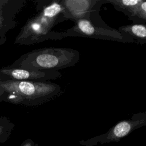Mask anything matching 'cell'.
<instances>
[{
    "label": "cell",
    "mask_w": 146,
    "mask_h": 146,
    "mask_svg": "<svg viewBox=\"0 0 146 146\" xmlns=\"http://www.w3.org/2000/svg\"><path fill=\"white\" fill-rule=\"evenodd\" d=\"M0 102H1V101H0Z\"/></svg>",
    "instance_id": "14"
},
{
    "label": "cell",
    "mask_w": 146,
    "mask_h": 146,
    "mask_svg": "<svg viewBox=\"0 0 146 146\" xmlns=\"http://www.w3.org/2000/svg\"><path fill=\"white\" fill-rule=\"evenodd\" d=\"M119 30L122 32L129 34L138 40L146 42V25H129L121 26Z\"/></svg>",
    "instance_id": "9"
},
{
    "label": "cell",
    "mask_w": 146,
    "mask_h": 146,
    "mask_svg": "<svg viewBox=\"0 0 146 146\" xmlns=\"http://www.w3.org/2000/svg\"><path fill=\"white\" fill-rule=\"evenodd\" d=\"M20 146H38V144L34 143L32 140L28 139L24 141Z\"/></svg>",
    "instance_id": "13"
},
{
    "label": "cell",
    "mask_w": 146,
    "mask_h": 146,
    "mask_svg": "<svg viewBox=\"0 0 146 146\" xmlns=\"http://www.w3.org/2000/svg\"><path fill=\"white\" fill-rule=\"evenodd\" d=\"M145 125H146V112L133 114L131 119L118 122L105 133L86 140H82L79 141V144L83 146H94L111 142H118L136 129Z\"/></svg>",
    "instance_id": "4"
},
{
    "label": "cell",
    "mask_w": 146,
    "mask_h": 146,
    "mask_svg": "<svg viewBox=\"0 0 146 146\" xmlns=\"http://www.w3.org/2000/svg\"><path fill=\"white\" fill-rule=\"evenodd\" d=\"M61 2L66 11L65 17L68 15L72 18L80 19L89 12L90 10L96 2L89 0H63Z\"/></svg>",
    "instance_id": "7"
},
{
    "label": "cell",
    "mask_w": 146,
    "mask_h": 146,
    "mask_svg": "<svg viewBox=\"0 0 146 146\" xmlns=\"http://www.w3.org/2000/svg\"><path fill=\"white\" fill-rule=\"evenodd\" d=\"M25 2V0H9L5 10L0 13V45L5 42L6 33L15 26V16Z\"/></svg>",
    "instance_id": "6"
},
{
    "label": "cell",
    "mask_w": 146,
    "mask_h": 146,
    "mask_svg": "<svg viewBox=\"0 0 146 146\" xmlns=\"http://www.w3.org/2000/svg\"><path fill=\"white\" fill-rule=\"evenodd\" d=\"M79 58V52L72 49L46 47L22 55L9 66L34 70L56 71L75 64Z\"/></svg>",
    "instance_id": "3"
},
{
    "label": "cell",
    "mask_w": 146,
    "mask_h": 146,
    "mask_svg": "<svg viewBox=\"0 0 146 146\" xmlns=\"http://www.w3.org/2000/svg\"><path fill=\"white\" fill-rule=\"evenodd\" d=\"M75 31L87 36H94L95 35H110L108 33H103L102 31H99L92 25V23L86 18L78 19L76 21V25L74 27ZM109 31L108 32H110Z\"/></svg>",
    "instance_id": "8"
},
{
    "label": "cell",
    "mask_w": 146,
    "mask_h": 146,
    "mask_svg": "<svg viewBox=\"0 0 146 146\" xmlns=\"http://www.w3.org/2000/svg\"><path fill=\"white\" fill-rule=\"evenodd\" d=\"M14 127L15 124L8 117L0 115V144L9 139Z\"/></svg>",
    "instance_id": "10"
},
{
    "label": "cell",
    "mask_w": 146,
    "mask_h": 146,
    "mask_svg": "<svg viewBox=\"0 0 146 146\" xmlns=\"http://www.w3.org/2000/svg\"><path fill=\"white\" fill-rule=\"evenodd\" d=\"M108 2L121 9L127 10L132 15L135 16L142 0H110Z\"/></svg>",
    "instance_id": "11"
},
{
    "label": "cell",
    "mask_w": 146,
    "mask_h": 146,
    "mask_svg": "<svg viewBox=\"0 0 146 146\" xmlns=\"http://www.w3.org/2000/svg\"><path fill=\"white\" fill-rule=\"evenodd\" d=\"M135 16L146 20V1H142L139 6Z\"/></svg>",
    "instance_id": "12"
},
{
    "label": "cell",
    "mask_w": 146,
    "mask_h": 146,
    "mask_svg": "<svg viewBox=\"0 0 146 146\" xmlns=\"http://www.w3.org/2000/svg\"><path fill=\"white\" fill-rule=\"evenodd\" d=\"M60 87L50 82L0 80V101L25 107H37L58 96Z\"/></svg>",
    "instance_id": "1"
},
{
    "label": "cell",
    "mask_w": 146,
    "mask_h": 146,
    "mask_svg": "<svg viewBox=\"0 0 146 146\" xmlns=\"http://www.w3.org/2000/svg\"><path fill=\"white\" fill-rule=\"evenodd\" d=\"M59 72L56 71H40L14 68L9 66L0 68V80H25L34 82H47L50 79L58 78Z\"/></svg>",
    "instance_id": "5"
},
{
    "label": "cell",
    "mask_w": 146,
    "mask_h": 146,
    "mask_svg": "<svg viewBox=\"0 0 146 146\" xmlns=\"http://www.w3.org/2000/svg\"><path fill=\"white\" fill-rule=\"evenodd\" d=\"M37 14L30 18L21 28L16 36L14 44L30 46L50 39H59L63 36L59 33L52 31L61 14L66 11L61 1H53L42 5Z\"/></svg>",
    "instance_id": "2"
}]
</instances>
